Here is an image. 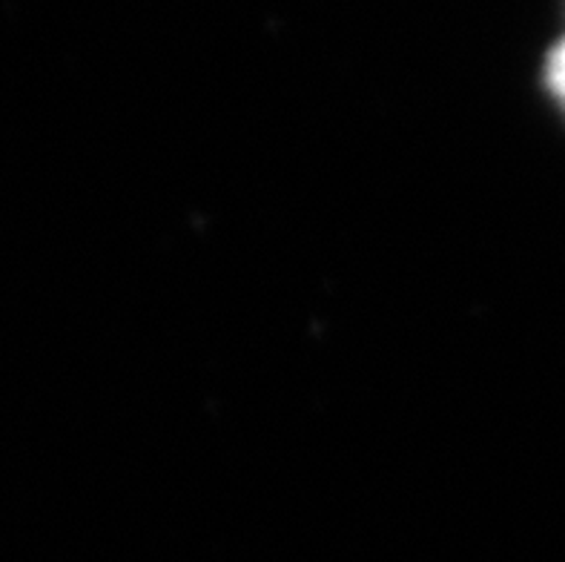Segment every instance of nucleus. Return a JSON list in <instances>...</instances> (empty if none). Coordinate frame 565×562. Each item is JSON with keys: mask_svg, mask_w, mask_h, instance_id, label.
I'll use <instances>...</instances> for the list:
<instances>
[{"mask_svg": "<svg viewBox=\"0 0 565 562\" xmlns=\"http://www.w3.org/2000/svg\"><path fill=\"white\" fill-rule=\"evenodd\" d=\"M548 86L565 107V38L554 46L552 57H548Z\"/></svg>", "mask_w": 565, "mask_h": 562, "instance_id": "f257e3e1", "label": "nucleus"}]
</instances>
